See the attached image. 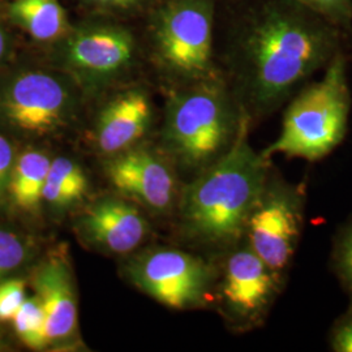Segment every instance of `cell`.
Wrapping results in <instances>:
<instances>
[{
	"label": "cell",
	"instance_id": "6da1fadb",
	"mask_svg": "<svg viewBox=\"0 0 352 352\" xmlns=\"http://www.w3.org/2000/svg\"><path fill=\"white\" fill-rule=\"evenodd\" d=\"M235 11L227 28V84L251 122L289 101L350 39L296 0H240Z\"/></svg>",
	"mask_w": 352,
	"mask_h": 352
},
{
	"label": "cell",
	"instance_id": "7a4b0ae2",
	"mask_svg": "<svg viewBox=\"0 0 352 352\" xmlns=\"http://www.w3.org/2000/svg\"><path fill=\"white\" fill-rule=\"evenodd\" d=\"M251 120L244 116L228 151L200 171L179 200L183 234L202 244L239 240L269 176V160L248 142Z\"/></svg>",
	"mask_w": 352,
	"mask_h": 352
},
{
	"label": "cell",
	"instance_id": "3957f363",
	"mask_svg": "<svg viewBox=\"0 0 352 352\" xmlns=\"http://www.w3.org/2000/svg\"><path fill=\"white\" fill-rule=\"evenodd\" d=\"M244 116L219 72L187 82L166 104L164 146L182 166L202 171L228 151Z\"/></svg>",
	"mask_w": 352,
	"mask_h": 352
},
{
	"label": "cell",
	"instance_id": "277c9868",
	"mask_svg": "<svg viewBox=\"0 0 352 352\" xmlns=\"http://www.w3.org/2000/svg\"><path fill=\"white\" fill-rule=\"evenodd\" d=\"M349 58L338 54L324 69V75L291 100L283 113L277 140L261 154H274L314 162L327 157L344 140L351 113Z\"/></svg>",
	"mask_w": 352,
	"mask_h": 352
},
{
	"label": "cell",
	"instance_id": "5b68a950",
	"mask_svg": "<svg viewBox=\"0 0 352 352\" xmlns=\"http://www.w3.org/2000/svg\"><path fill=\"white\" fill-rule=\"evenodd\" d=\"M215 0H164L153 20V43L164 68L184 84L217 75Z\"/></svg>",
	"mask_w": 352,
	"mask_h": 352
},
{
	"label": "cell",
	"instance_id": "8992f818",
	"mask_svg": "<svg viewBox=\"0 0 352 352\" xmlns=\"http://www.w3.org/2000/svg\"><path fill=\"white\" fill-rule=\"evenodd\" d=\"M80 109V87L63 71L30 69L0 89V119L34 138L71 126Z\"/></svg>",
	"mask_w": 352,
	"mask_h": 352
},
{
	"label": "cell",
	"instance_id": "52a82bcc",
	"mask_svg": "<svg viewBox=\"0 0 352 352\" xmlns=\"http://www.w3.org/2000/svg\"><path fill=\"white\" fill-rule=\"evenodd\" d=\"M58 69L75 80L80 89L103 88L124 75L136 58L132 32L109 20H89L71 26L55 42Z\"/></svg>",
	"mask_w": 352,
	"mask_h": 352
},
{
	"label": "cell",
	"instance_id": "ba28073f",
	"mask_svg": "<svg viewBox=\"0 0 352 352\" xmlns=\"http://www.w3.org/2000/svg\"><path fill=\"white\" fill-rule=\"evenodd\" d=\"M305 197L300 187L267 176L263 192L248 218V245L265 264L283 273L302 235Z\"/></svg>",
	"mask_w": 352,
	"mask_h": 352
},
{
	"label": "cell",
	"instance_id": "9c48e42d",
	"mask_svg": "<svg viewBox=\"0 0 352 352\" xmlns=\"http://www.w3.org/2000/svg\"><path fill=\"white\" fill-rule=\"evenodd\" d=\"M128 277L142 292L173 309H187L206 302L213 269L187 252L160 248L128 265Z\"/></svg>",
	"mask_w": 352,
	"mask_h": 352
},
{
	"label": "cell",
	"instance_id": "30bf717a",
	"mask_svg": "<svg viewBox=\"0 0 352 352\" xmlns=\"http://www.w3.org/2000/svg\"><path fill=\"white\" fill-rule=\"evenodd\" d=\"M282 277L248 244L235 250L227 257L218 294L227 315L245 327L260 324L280 292Z\"/></svg>",
	"mask_w": 352,
	"mask_h": 352
},
{
	"label": "cell",
	"instance_id": "8fae6325",
	"mask_svg": "<svg viewBox=\"0 0 352 352\" xmlns=\"http://www.w3.org/2000/svg\"><path fill=\"white\" fill-rule=\"evenodd\" d=\"M104 170L113 188L122 196L149 210L164 213L175 202V174L154 151L129 148L113 154Z\"/></svg>",
	"mask_w": 352,
	"mask_h": 352
},
{
	"label": "cell",
	"instance_id": "7c38bea8",
	"mask_svg": "<svg viewBox=\"0 0 352 352\" xmlns=\"http://www.w3.org/2000/svg\"><path fill=\"white\" fill-rule=\"evenodd\" d=\"M80 238L90 247L123 254L135 251L148 234V222L131 200L106 196L93 202L76 222Z\"/></svg>",
	"mask_w": 352,
	"mask_h": 352
},
{
	"label": "cell",
	"instance_id": "4fadbf2b",
	"mask_svg": "<svg viewBox=\"0 0 352 352\" xmlns=\"http://www.w3.org/2000/svg\"><path fill=\"white\" fill-rule=\"evenodd\" d=\"M151 120L153 104L145 90L126 89L116 94L103 106L94 126L98 151L113 155L135 146L148 132Z\"/></svg>",
	"mask_w": 352,
	"mask_h": 352
},
{
	"label": "cell",
	"instance_id": "5bb4252c",
	"mask_svg": "<svg viewBox=\"0 0 352 352\" xmlns=\"http://www.w3.org/2000/svg\"><path fill=\"white\" fill-rule=\"evenodd\" d=\"M45 314V331L50 343L71 340L77 327V300L71 266L62 254L41 265L33 278Z\"/></svg>",
	"mask_w": 352,
	"mask_h": 352
},
{
	"label": "cell",
	"instance_id": "9a60e30c",
	"mask_svg": "<svg viewBox=\"0 0 352 352\" xmlns=\"http://www.w3.org/2000/svg\"><path fill=\"white\" fill-rule=\"evenodd\" d=\"M8 14L38 42H56L71 29L60 0H13Z\"/></svg>",
	"mask_w": 352,
	"mask_h": 352
},
{
	"label": "cell",
	"instance_id": "2e32d148",
	"mask_svg": "<svg viewBox=\"0 0 352 352\" xmlns=\"http://www.w3.org/2000/svg\"><path fill=\"white\" fill-rule=\"evenodd\" d=\"M45 151L29 149L17 155L10 182V200L23 212L34 213L43 202V189L51 164Z\"/></svg>",
	"mask_w": 352,
	"mask_h": 352
},
{
	"label": "cell",
	"instance_id": "e0dca14e",
	"mask_svg": "<svg viewBox=\"0 0 352 352\" xmlns=\"http://www.w3.org/2000/svg\"><path fill=\"white\" fill-rule=\"evenodd\" d=\"M89 179L75 160L59 155L51 160L43 189V202L51 210L65 212L82 201L88 193Z\"/></svg>",
	"mask_w": 352,
	"mask_h": 352
},
{
	"label": "cell",
	"instance_id": "ac0fdd59",
	"mask_svg": "<svg viewBox=\"0 0 352 352\" xmlns=\"http://www.w3.org/2000/svg\"><path fill=\"white\" fill-rule=\"evenodd\" d=\"M11 321L16 336L28 347L41 350L49 346L45 331V314L37 296L26 298Z\"/></svg>",
	"mask_w": 352,
	"mask_h": 352
},
{
	"label": "cell",
	"instance_id": "d6986e66",
	"mask_svg": "<svg viewBox=\"0 0 352 352\" xmlns=\"http://www.w3.org/2000/svg\"><path fill=\"white\" fill-rule=\"evenodd\" d=\"M33 256V243L24 235L0 227V280L20 270Z\"/></svg>",
	"mask_w": 352,
	"mask_h": 352
},
{
	"label": "cell",
	"instance_id": "ffe728a7",
	"mask_svg": "<svg viewBox=\"0 0 352 352\" xmlns=\"http://www.w3.org/2000/svg\"><path fill=\"white\" fill-rule=\"evenodd\" d=\"M331 25L352 34V0H296Z\"/></svg>",
	"mask_w": 352,
	"mask_h": 352
},
{
	"label": "cell",
	"instance_id": "44dd1931",
	"mask_svg": "<svg viewBox=\"0 0 352 352\" xmlns=\"http://www.w3.org/2000/svg\"><path fill=\"white\" fill-rule=\"evenodd\" d=\"M25 299V280L20 278L0 280V322L11 321Z\"/></svg>",
	"mask_w": 352,
	"mask_h": 352
},
{
	"label": "cell",
	"instance_id": "7402d4cb",
	"mask_svg": "<svg viewBox=\"0 0 352 352\" xmlns=\"http://www.w3.org/2000/svg\"><path fill=\"white\" fill-rule=\"evenodd\" d=\"M334 261L343 285L352 294V223L343 231L337 243Z\"/></svg>",
	"mask_w": 352,
	"mask_h": 352
},
{
	"label": "cell",
	"instance_id": "603a6c76",
	"mask_svg": "<svg viewBox=\"0 0 352 352\" xmlns=\"http://www.w3.org/2000/svg\"><path fill=\"white\" fill-rule=\"evenodd\" d=\"M16 158L12 142L0 135V208L10 200V182Z\"/></svg>",
	"mask_w": 352,
	"mask_h": 352
},
{
	"label": "cell",
	"instance_id": "cb8c5ba5",
	"mask_svg": "<svg viewBox=\"0 0 352 352\" xmlns=\"http://www.w3.org/2000/svg\"><path fill=\"white\" fill-rule=\"evenodd\" d=\"M331 349L336 352H352V314L344 316L334 327Z\"/></svg>",
	"mask_w": 352,
	"mask_h": 352
},
{
	"label": "cell",
	"instance_id": "d4e9b609",
	"mask_svg": "<svg viewBox=\"0 0 352 352\" xmlns=\"http://www.w3.org/2000/svg\"><path fill=\"white\" fill-rule=\"evenodd\" d=\"M87 6L101 11H126L144 6L149 0H82Z\"/></svg>",
	"mask_w": 352,
	"mask_h": 352
},
{
	"label": "cell",
	"instance_id": "484cf974",
	"mask_svg": "<svg viewBox=\"0 0 352 352\" xmlns=\"http://www.w3.org/2000/svg\"><path fill=\"white\" fill-rule=\"evenodd\" d=\"M10 49V37L7 30L0 24V60L6 56Z\"/></svg>",
	"mask_w": 352,
	"mask_h": 352
},
{
	"label": "cell",
	"instance_id": "4316f807",
	"mask_svg": "<svg viewBox=\"0 0 352 352\" xmlns=\"http://www.w3.org/2000/svg\"><path fill=\"white\" fill-rule=\"evenodd\" d=\"M3 349V343H1V338H0V350Z\"/></svg>",
	"mask_w": 352,
	"mask_h": 352
}]
</instances>
